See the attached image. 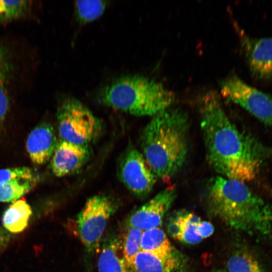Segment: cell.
Instances as JSON below:
<instances>
[{
  "mask_svg": "<svg viewBox=\"0 0 272 272\" xmlns=\"http://www.w3.org/2000/svg\"><path fill=\"white\" fill-rule=\"evenodd\" d=\"M201 221L200 218L193 213L178 211L169 219L167 231L171 236L180 242L196 244L203 240L198 230Z\"/></svg>",
  "mask_w": 272,
  "mask_h": 272,
  "instance_id": "obj_14",
  "label": "cell"
},
{
  "mask_svg": "<svg viewBox=\"0 0 272 272\" xmlns=\"http://www.w3.org/2000/svg\"><path fill=\"white\" fill-rule=\"evenodd\" d=\"M187 261L178 250L167 255L141 250L134 260V272H187Z\"/></svg>",
  "mask_w": 272,
  "mask_h": 272,
  "instance_id": "obj_13",
  "label": "cell"
},
{
  "mask_svg": "<svg viewBox=\"0 0 272 272\" xmlns=\"http://www.w3.org/2000/svg\"><path fill=\"white\" fill-rule=\"evenodd\" d=\"M242 51L252 76L255 79H272V37L253 38L239 31Z\"/></svg>",
  "mask_w": 272,
  "mask_h": 272,
  "instance_id": "obj_10",
  "label": "cell"
},
{
  "mask_svg": "<svg viewBox=\"0 0 272 272\" xmlns=\"http://www.w3.org/2000/svg\"><path fill=\"white\" fill-rule=\"evenodd\" d=\"M56 118L60 140L74 144L88 146L102 130L100 119L74 97H65L60 101Z\"/></svg>",
  "mask_w": 272,
  "mask_h": 272,
  "instance_id": "obj_5",
  "label": "cell"
},
{
  "mask_svg": "<svg viewBox=\"0 0 272 272\" xmlns=\"http://www.w3.org/2000/svg\"><path fill=\"white\" fill-rule=\"evenodd\" d=\"M29 1H0V23H5L23 16L31 6Z\"/></svg>",
  "mask_w": 272,
  "mask_h": 272,
  "instance_id": "obj_23",
  "label": "cell"
},
{
  "mask_svg": "<svg viewBox=\"0 0 272 272\" xmlns=\"http://www.w3.org/2000/svg\"><path fill=\"white\" fill-rule=\"evenodd\" d=\"M126 228L125 232L121 238L123 255L128 272H134V260L141 250L143 231L133 227Z\"/></svg>",
  "mask_w": 272,
  "mask_h": 272,
  "instance_id": "obj_20",
  "label": "cell"
},
{
  "mask_svg": "<svg viewBox=\"0 0 272 272\" xmlns=\"http://www.w3.org/2000/svg\"><path fill=\"white\" fill-rule=\"evenodd\" d=\"M90 156L88 146L60 140L50 160L51 169L53 174L58 177L70 175L81 169Z\"/></svg>",
  "mask_w": 272,
  "mask_h": 272,
  "instance_id": "obj_11",
  "label": "cell"
},
{
  "mask_svg": "<svg viewBox=\"0 0 272 272\" xmlns=\"http://www.w3.org/2000/svg\"><path fill=\"white\" fill-rule=\"evenodd\" d=\"M107 6V2L98 0L77 1L75 4L77 21L85 24L100 17Z\"/></svg>",
  "mask_w": 272,
  "mask_h": 272,
  "instance_id": "obj_21",
  "label": "cell"
},
{
  "mask_svg": "<svg viewBox=\"0 0 272 272\" xmlns=\"http://www.w3.org/2000/svg\"><path fill=\"white\" fill-rule=\"evenodd\" d=\"M198 230L200 236L203 239L213 234L214 228L210 222L201 220L199 224Z\"/></svg>",
  "mask_w": 272,
  "mask_h": 272,
  "instance_id": "obj_25",
  "label": "cell"
},
{
  "mask_svg": "<svg viewBox=\"0 0 272 272\" xmlns=\"http://www.w3.org/2000/svg\"><path fill=\"white\" fill-rule=\"evenodd\" d=\"M220 90L227 100L239 105L272 128V95L263 92L236 76L222 81Z\"/></svg>",
  "mask_w": 272,
  "mask_h": 272,
  "instance_id": "obj_7",
  "label": "cell"
},
{
  "mask_svg": "<svg viewBox=\"0 0 272 272\" xmlns=\"http://www.w3.org/2000/svg\"><path fill=\"white\" fill-rule=\"evenodd\" d=\"M118 206L116 200L109 195H96L88 199L78 214V234L89 254L97 250L107 223Z\"/></svg>",
  "mask_w": 272,
  "mask_h": 272,
  "instance_id": "obj_6",
  "label": "cell"
},
{
  "mask_svg": "<svg viewBox=\"0 0 272 272\" xmlns=\"http://www.w3.org/2000/svg\"><path fill=\"white\" fill-rule=\"evenodd\" d=\"M188 117L178 108L153 116L142 129V154L157 178L169 180L181 169L188 154Z\"/></svg>",
  "mask_w": 272,
  "mask_h": 272,
  "instance_id": "obj_3",
  "label": "cell"
},
{
  "mask_svg": "<svg viewBox=\"0 0 272 272\" xmlns=\"http://www.w3.org/2000/svg\"><path fill=\"white\" fill-rule=\"evenodd\" d=\"M98 272H128L124 259L121 239L109 234L104 239L98 260Z\"/></svg>",
  "mask_w": 272,
  "mask_h": 272,
  "instance_id": "obj_15",
  "label": "cell"
},
{
  "mask_svg": "<svg viewBox=\"0 0 272 272\" xmlns=\"http://www.w3.org/2000/svg\"><path fill=\"white\" fill-rule=\"evenodd\" d=\"M15 179L35 180L32 170L27 167H16L0 169V187Z\"/></svg>",
  "mask_w": 272,
  "mask_h": 272,
  "instance_id": "obj_24",
  "label": "cell"
},
{
  "mask_svg": "<svg viewBox=\"0 0 272 272\" xmlns=\"http://www.w3.org/2000/svg\"><path fill=\"white\" fill-rule=\"evenodd\" d=\"M200 125L207 161L218 175L245 183L257 175L271 150L240 130L210 92L199 103Z\"/></svg>",
  "mask_w": 272,
  "mask_h": 272,
  "instance_id": "obj_1",
  "label": "cell"
},
{
  "mask_svg": "<svg viewBox=\"0 0 272 272\" xmlns=\"http://www.w3.org/2000/svg\"><path fill=\"white\" fill-rule=\"evenodd\" d=\"M54 129L48 122H42L30 132L26 148L33 163L40 165L50 161L57 144Z\"/></svg>",
  "mask_w": 272,
  "mask_h": 272,
  "instance_id": "obj_12",
  "label": "cell"
},
{
  "mask_svg": "<svg viewBox=\"0 0 272 272\" xmlns=\"http://www.w3.org/2000/svg\"><path fill=\"white\" fill-rule=\"evenodd\" d=\"M32 211L24 198L12 202L4 212L2 218L3 227L11 234L23 231L28 226Z\"/></svg>",
  "mask_w": 272,
  "mask_h": 272,
  "instance_id": "obj_16",
  "label": "cell"
},
{
  "mask_svg": "<svg viewBox=\"0 0 272 272\" xmlns=\"http://www.w3.org/2000/svg\"><path fill=\"white\" fill-rule=\"evenodd\" d=\"M97 101L137 116H154L170 107L174 93L160 82L140 75L117 78L100 89Z\"/></svg>",
  "mask_w": 272,
  "mask_h": 272,
  "instance_id": "obj_4",
  "label": "cell"
},
{
  "mask_svg": "<svg viewBox=\"0 0 272 272\" xmlns=\"http://www.w3.org/2000/svg\"><path fill=\"white\" fill-rule=\"evenodd\" d=\"M12 238V234L3 227H0V253L8 246Z\"/></svg>",
  "mask_w": 272,
  "mask_h": 272,
  "instance_id": "obj_26",
  "label": "cell"
},
{
  "mask_svg": "<svg viewBox=\"0 0 272 272\" xmlns=\"http://www.w3.org/2000/svg\"><path fill=\"white\" fill-rule=\"evenodd\" d=\"M36 180L15 179L0 187V202L12 203L20 199L36 185Z\"/></svg>",
  "mask_w": 272,
  "mask_h": 272,
  "instance_id": "obj_22",
  "label": "cell"
},
{
  "mask_svg": "<svg viewBox=\"0 0 272 272\" xmlns=\"http://www.w3.org/2000/svg\"><path fill=\"white\" fill-rule=\"evenodd\" d=\"M209 213L226 225L264 240L272 239V210L245 183L217 175L207 182Z\"/></svg>",
  "mask_w": 272,
  "mask_h": 272,
  "instance_id": "obj_2",
  "label": "cell"
},
{
  "mask_svg": "<svg viewBox=\"0 0 272 272\" xmlns=\"http://www.w3.org/2000/svg\"><path fill=\"white\" fill-rule=\"evenodd\" d=\"M120 182L133 195L143 198L152 191L157 177L143 154L129 145L121 154L117 169Z\"/></svg>",
  "mask_w": 272,
  "mask_h": 272,
  "instance_id": "obj_8",
  "label": "cell"
},
{
  "mask_svg": "<svg viewBox=\"0 0 272 272\" xmlns=\"http://www.w3.org/2000/svg\"><path fill=\"white\" fill-rule=\"evenodd\" d=\"M176 249L171 244L166 234L160 227L143 231L141 239V250L159 255H167Z\"/></svg>",
  "mask_w": 272,
  "mask_h": 272,
  "instance_id": "obj_19",
  "label": "cell"
},
{
  "mask_svg": "<svg viewBox=\"0 0 272 272\" xmlns=\"http://www.w3.org/2000/svg\"><path fill=\"white\" fill-rule=\"evenodd\" d=\"M176 197L173 188H167L131 214L125 221V227L144 231L159 227Z\"/></svg>",
  "mask_w": 272,
  "mask_h": 272,
  "instance_id": "obj_9",
  "label": "cell"
},
{
  "mask_svg": "<svg viewBox=\"0 0 272 272\" xmlns=\"http://www.w3.org/2000/svg\"><path fill=\"white\" fill-rule=\"evenodd\" d=\"M211 272H228L227 271H225L224 270L221 269H218V270H214Z\"/></svg>",
  "mask_w": 272,
  "mask_h": 272,
  "instance_id": "obj_27",
  "label": "cell"
},
{
  "mask_svg": "<svg viewBox=\"0 0 272 272\" xmlns=\"http://www.w3.org/2000/svg\"><path fill=\"white\" fill-rule=\"evenodd\" d=\"M13 69L8 49L0 44V125L7 117L10 108V85Z\"/></svg>",
  "mask_w": 272,
  "mask_h": 272,
  "instance_id": "obj_17",
  "label": "cell"
},
{
  "mask_svg": "<svg viewBox=\"0 0 272 272\" xmlns=\"http://www.w3.org/2000/svg\"><path fill=\"white\" fill-rule=\"evenodd\" d=\"M226 265L228 272H266L256 255L244 246L233 252Z\"/></svg>",
  "mask_w": 272,
  "mask_h": 272,
  "instance_id": "obj_18",
  "label": "cell"
}]
</instances>
